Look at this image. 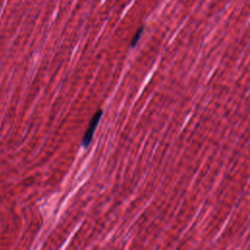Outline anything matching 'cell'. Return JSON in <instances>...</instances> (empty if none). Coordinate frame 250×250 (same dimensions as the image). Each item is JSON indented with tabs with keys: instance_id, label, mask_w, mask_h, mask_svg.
I'll return each mask as SVG.
<instances>
[{
	"instance_id": "cell-1",
	"label": "cell",
	"mask_w": 250,
	"mask_h": 250,
	"mask_svg": "<svg viewBox=\"0 0 250 250\" xmlns=\"http://www.w3.org/2000/svg\"><path fill=\"white\" fill-rule=\"evenodd\" d=\"M102 115H103V110L100 109L93 116V118H92V120L90 122V125H89V128L86 130V132L84 134V137H83V140H82V146L84 147H87L90 145V143L92 142V139H93V136H94V132H95V130L97 128V125L99 124V121H100Z\"/></svg>"
},
{
	"instance_id": "cell-2",
	"label": "cell",
	"mask_w": 250,
	"mask_h": 250,
	"mask_svg": "<svg viewBox=\"0 0 250 250\" xmlns=\"http://www.w3.org/2000/svg\"><path fill=\"white\" fill-rule=\"evenodd\" d=\"M143 31H144V26L140 27V28L138 29V31L135 33V35L133 36V38H132V40H131V44H130V46H131L132 48L135 47V46L137 45V43L139 42V40H140V38H141V36H142V34H143Z\"/></svg>"
}]
</instances>
